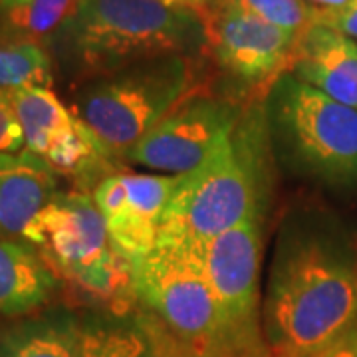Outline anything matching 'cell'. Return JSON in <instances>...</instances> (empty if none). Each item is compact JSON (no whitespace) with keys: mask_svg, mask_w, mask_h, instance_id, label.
Here are the masks:
<instances>
[{"mask_svg":"<svg viewBox=\"0 0 357 357\" xmlns=\"http://www.w3.org/2000/svg\"><path fill=\"white\" fill-rule=\"evenodd\" d=\"M82 316L68 307L40 310L0 328V357H77Z\"/></svg>","mask_w":357,"mask_h":357,"instance_id":"e0dca14e","label":"cell"},{"mask_svg":"<svg viewBox=\"0 0 357 357\" xmlns=\"http://www.w3.org/2000/svg\"><path fill=\"white\" fill-rule=\"evenodd\" d=\"M330 354H332V351H330ZM330 354H328V356H324V357H330Z\"/></svg>","mask_w":357,"mask_h":357,"instance_id":"f1b7e54d","label":"cell"},{"mask_svg":"<svg viewBox=\"0 0 357 357\" xmlns=\"http://www.w3.org/2000/svg\"><path fill=\"white\" fill-rule=\"evenodd\" d=\"M131 298L149 319L165 357H243L268 354L236 335L206 276L203 248L157 243L131 260Z\"/></svg>","mask_w":357,"mask_h":357,"instance_id":"3957f363","label":"cell"},{"mask_svg":"<svg viewBox=\"0 0 357 357\" xmlns=\"http://www.w3.org/2000/svg\"><path fill=\"white\" fill-rule=\"evenodd\" d=\"M30 153L66 175H88L107 151L52 88L26 86L8 91Z\"/></svg>","mask_w":357,"mask_h":357,"instance_id":"8fae6325","label":"cell"},{"mask_svg":"<svg viewBox=\"0 0 357 357\" xmlns=\"http://www.w3.org/2000/svg\"><path fill=\"white\" fill-rule=\"evenodd\" d=\"M178 178L161 173H112L96 185L91 197L112 243L126 258L133 260L155 248Z\"/></svg>","mask_w":357,"mask_h":357,"instance_id":"7c38bea8","label":"cell"},{"mask_svg":"<svg viewBox=\"0 0 357 357\" xmlns=\"http://www.w3.org/2000/svg\"><path fill=\"white\" fill-rule=\"evenodd\" d=\"M77 0H28L24 6L4 10V30L2 36L10 38L50 40L60 26L74 13Z\"/></svg>","mask_w":357,"mask_h":357,"instance_id":"d6986e66","label":"cell"},{"mask_svg":"<svg viewBox=\"0 0 357 357\" xmlns=\"http://www.w3.org/2000/svg\"><path fill=\"white\" fill-rule=\"evenodd\" d=\"M60 276L24 238L0 236V318H24L44 310Z\"/></svg>","mask_w":357,"mask_h":357,"instance_id":"9a60e30c","label":"cell"},{"mask_svg":"<svg viewBox=\"0 0 357 357\" xmlns=\"http://www.w3.org/2000/svg\"><path fill=\"white\" fill-rule=\"evenodd\" d=\"M161 2L171 4V6H181V8H191V10H197V13H201L204 16L222 0H161Z\"/></svg>","mask_w":357,"mask_h":357,"instance_id":"603a6c76","label":"cell"},{"mask_svg":"<svg viewBox=\"0 0 357 357\" xmlns=\"http://www.w3.org/2000/svg\"><path fill=\"white\" fill-rule=\"evenodd\" d=\"M306 2L310 6H314L316 10H319V13L330 14L342 10L349 0H306Z\"/></svg>","mask_w":357,"mask_h":357,"instance_id":"cb8c5ba5","label":"cell"},{"mask_svg":"<svg viewBox=\"0 0 357 357\" xmlns=\"http://www.w3.org/2000/svg\"><path fill=\"white\" fill-rule=\"evenodd\" d=\"M52 82V56L42 44L0 34V88H50Z\"/></svg>","mask_w":357,"mask_h":357,"instance_id":"ac0fdd59","label":"cell"},{"mask_svg":"<svg viewBox=\"0 0 357 357\" xmlns=\"http://www.w3.org/2000/svg\"><path fill=\"white\" fill-rule=\"evenodd\" d=\"M24 133L14 112L8 89L0 88V153L24 151Z\"/></svg>","mask_w":357,"mask_h":357,"instance_id":"44dd1931","label":"cell"},{"mask_svg":"<svg viewBox=\"0 0 357 357\" xmlns=\"http://www.w3.org/2000/svg\"><path fill=\"white\" fill-rule=\"evenodd\" d=\"M77 357H165L149 319L129 307L82 318Z\"/></svg>","mask_w":357,"mask_h":357,"instance_id":"2e32d148","label":"cell"},{"mask_svg":"<svg viewBox=\"0 0 357 357\" xmlns=\"http://www.w3.org/2000/svg\"><path fill=\"white\" fill-rule=\"evenodd\" d=\"M28 0H4V4H2V10L0 13H4V10H13V8H18V6H24Z\"/></svg>","mask_w":357,"mask_h":357,"instance_id":"484cf974","label":"cell"},{"mask_svg":"<svg viewBox=\"0 0 357 357\" xmlns=\"http://www.w3.org/2000/svg\"><path fill=\"white\" fill-rule=\"evenodd\" d=\"M246 8L264 18L270 24L300 36L319 18V10L306 0H241Z\"/></svg>","mask_w":357,"mask_h":357,"instance_id":"ffe728a7","label":"cell"},{"mask_svg":"<svg viewBox=\"0 0 357 357\" xmlns=\"http://www.w3.org/2000/svg\"><path fill=\"white\" fill-rule=\"evenodd\" d=\"M357 332V268L319 236L282 230L262 335L270 357H324Z\"/></svg>","mask_w":357,"mask_h":357,"instance_id":"6da1fadb","label":"cell"},{"mask_svg":"<svg viewBox=\"0 0 357 357\" xmlns=\"http://www.w3.org/2000/svg\"><path fill=\"white\" fill-rule=\"evenodd\" d=\"M50 42L62 62L88 82L161 56L208 50L203 14L161 0H77Z\"/></svg>","mask_w":357,"mask_h":357,"instance_id":"7a4b0ae2","label":"cell"},{"mask_svg":"<svg viewBox=\"0 0 357 357\" xmlns=\"http://www.w3.org/2000/svg\"><path fill=\"white\" fill-rule=\"evenodd\" d=\"M290 72L357 109V42L344 32L316 20L296 42Z\"/></svg>","mask_w":357,"mask_h":357,"instance_id":"4fadbf2b","label":"cell"},{"mask_svg":"<svg viewBox=\"0 0 357 357\" xmlns=\"http://www.w3.org/2000/svg\"><path fill=\"white\" fill-rule=\"evenodd\" d=\"M50 268L96 298L131 294V260L112 243L102 211L88 192H56L24 232Z\"/></svg>","mask_w":357,"mask_h":357,"instance_id":"8992f818","label":"cell"},{"mask_svg":"<svg viewBox=\"0 0 357 357\" xmlns=\"http://www.w3.org/2000/svg\"><path fill=\"white\" fill-rule=\"evenodd\" d=\"M243 357H270L268 354H258V356H243Z\"/></svg>","mask_w":357,"mask_h":357,"instance_id":"4316f807","label":"cell"},{"mask_svg":"<svg viewBox=\"0 0 357 357\" xmlns=\"http://www.w3.org/2000/svg\"><path fill=\"white\" fill-rule=\"evenodd\" d=\"M58 192V171L42 157L0 153V236L24 238L26 229Z\"/></svg>","mask_w":357,"mask_h":357,"instance_id":"5bb4252c","label":"cell"},{"mask_svg":"<svg viewBox=\"0 0 357 357\" xmlns=\"http://www.w3.org/2000/svg\"><path fill=\"white\" fill-rule=\"evenodd\" d=\"M2 4H4V0H0V10H2Z\"/></svg>","mask_w":357,"mask_h":357,"instance_id":"83f0119b","label":"cell"},{"mask_svg":"<svg viewBox=\"0 0 357 357\" xmlns=\"http://www.w3.org/2000/svg\"><path fill=\"white\" fill-rule=\"evenodd\" d=\"M232 137L199 169L181 175L167 204L157 243L203 248L218 234L256 218L255 173Z\"/></svg>","mask_w":357,"mask_h":357,"instance_id":"52a82bcc","label":"cell"},{"mask_svg":"<svg viewBox=\"0 0 357 357\" xmlns=\"http://www.w3.org/2000/svg\"><path fill=\"white\" fill-rule=\"evenodd\" d=\"M208 50L217 64L250 86L274 84L290 72L300 36L270 24L241 0H222L204 14Z\"/></svg>","mask_w":357,"mask_h":357,"instance_id":"9c48e42d","label":"cell"},{"mask_svg":"<svg viewBox=\"0 0 357 357\" xmlns=\"http://www.w3.org/2000/svg\"><path fill=\"white\" fill-rule=\"evenodd\" d=\"M199 56H161L89 79L72 112L109 155H126L178 103L199 91Z\"/></svg>","mask_w":357,"mask_h":357,"instance_id":"277c9868","label":"cell"},{"mask_svg":"<svg viewBox=\"0 0 357 357\" xmlns=\"http://www.w3.org/2000/svg\"><path fill=\"white\" fill-rule=\"evenodd\" d=\"M236 123L238 107L234 103L195 91L165 115L126 159L161 175H187L234 135Z\"/></svg>","mask_w":357,"mask_h":357,"instance_id":"ba28073f","label":"cell"},{"mask_svg":"<svg viewBox=\"0 0 357 357\" xmlns=\"http://www.w3.org/2000/svg\"><path fill=\"white\" fill-rule=\"evenodd\" d=\"M268 126L282 159L326 181L357 177V109L282 74L268 93Z\"/></svg>","mask_w":357,"mask_h":357,"instance_id":"5b68a950","label":"cell"},{"mask_svg":"<svg viewBox=\"0 0 357 357\" xmlns=\"http://www.w3.org/2000/svg\"><path fill=\"white\" fill-rule=\"evenodd\" d=\"M330 357H357V332H354L344 344L337 345Z\"/></svg>","mask_w":357,"mask_h":357,"instance_id":"d4e9b609","label":"cell"},{"mask_svg":"<svg viewBox=\"0 0 357 357\" xmlns=\"http://www.w3.org/2000/svg\"><path fill=\"white\" fill-rule=\"evenodd\" d=\"M203 260L218 307L230 328L244 342L266 347L258 326L262 260V232L258 218H250L204 244Z\"/></svg>","mask_w":357,"mask_h":357,"instance_id":"30bf717a","label":"cell"},{"mask_svg":"<svg viewBox=\"0 0 357 357\" xmlns=\"http://www.w3.org/2000/svg\"><path fill=\"white\" fill-rule=\"evenodd\" d=\"M318 20L340 30V32H344L345 36H349L357 42V0H349L337 13H319Z\"/></svg>","mask_w":357,"mask_h":357,"instance_id":"7402d4cb","label":"cell"}]
</instances>
